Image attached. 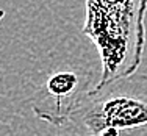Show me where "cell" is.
<instances>
[{"label":"cell","mask_w":147,"mask_h":136,"mask_svg":"<svg viewBox=\"0 0 147 136\" xmlns=\"http://www.w3.org/2000/svg\"><path fill=\"white\" fill-rule=\"evenodd\" d=\"M86 135H88V133H85L82 128H78L75 124L69 122L67 125H64V127H63V130L59 131V133L50 135V136H86Z\"/></svg>","instance_id":"4"},{"label":"cell","mask_w":147,"mask_h":136,"mask_svg":"<svg viewBox=\"0 0 147 136\" xmlns=\"http://www.w3.org/2000/svg\"><path fill=\"white\" fill-rule=\"evenodd\" d=\"M71 122L88 135L147 125V75L133 74L89 91Z\"/></svg>","instance_id":"2"},{"label":"cell","mask_w":147,"mask_h":136,"mask_svg":"<svg viewBox=\"0 0 147 136\" xmlns=\"http://www.w3.org/2000/svg\"><path fill=\"white\" fill-rule=\"evenodd\" d=\"M89 91L88 75L72 69H59L52 72L34 91L31 111L38 119L53 127H64L82 106Z\"/></svg>","instance_id":"3"},{"label":"cell","mask_w":147,"mask_h":136,"mask_svg":"<svg viewBox=\"0 0 147 136\" xmlns=\"http://www.w3.org/2000/svg\"><path fill=\"white\" fill-rule=\"evenodd\" d=\"M147 0H86L83 33L97 47L102 63L91 91L136 74L146 44Z\"/></svg>","instance_id":"1"}]
</instances>
